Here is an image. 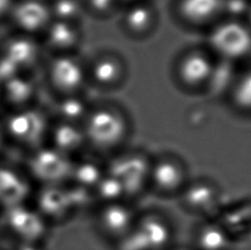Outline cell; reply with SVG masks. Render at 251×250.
Listing matches in <instances>:
<instances>
[{"label":"cell","instance_id":"cell-26","mask_svg":"<svg viewBox=\"0 0 251 250\" xmlns=\"http://www.w3.org/2000/svg\"><path fill=\"white\" fill-rule=\"evenodd\" d=\"M94 190L96 191L98 199L104 202V205L122 202L123 199L126 198L122 184L110 174L102 176Z\"/></svg>","mask_w":251,"mask_h":250},{"label":"cell","instance_id":"cell-33","mask_svg":"<svg viewBox=\"0 0 251 250\" xmlns=\"http://www.w3.org/2000/svg\"><path fill=\"white\" fill-rule=\"evenodd\" d=\"M169 250H194L192 246H172Z\"/></svg>","mask_w":251,"mask_h":250},{"label":"cell","instance_id":"cell-16","mask_svg":"<svg viewBox=\"0 0 251 250\" xmlns=\"http://www.w3.org/2000/svg\"><path fill=\"white\" fill-rule=\"evenodd\" d=\"M50 146L72 158L86 144L83 126L78 124L59 122L50 128L49 133Z\"/></svg>","mask_w":251,"mask_h":250},{"label":"cell","instance_id":"cell-15","mask_svg":"<svg viewBox=\"0 0 251 250\" xmlns=\"http://www.w3.org/2000/svg\"><path fill=\"white\" fill-rule=\"evenodd\" d=\"M43 35L47 46L56 54L73 53L82 39L77 24L59 20H52Z\"/></svg>","mask_w":251,"mask_h":250},{"label":"cell","instance_id":"cell-25","mask_svg":"<svg viewBox=\"0 0 251 250\" xmlns=\"http://www.w3.org/2000/svg\"><path fill=\"white\" fill-rule=\"evenodd\" d=\"M104 176L100 173V170L93 162H80L79 164H74L72 181L76 183V185L89 190L91 187L95 189L97 183Z\"/></svg>","mask_w":251,"mask_h":250},{"label":"cell","instance_id":"cell-36","mask_svg":"<svg viewBox=\"0 0 251 250\" xmlns=\"http://www.w3.org/2000/svg\"><path fill=\"white\" fill-rule=\"evenodd\" d=\"M2 105V94H1V86H0V106Z\"/></svg>","mask_w":251,"mask_h":250},{"label":"cell","instance_id":"cell-12","mask_svg":"<svg viewBox=\"0 0 251 250\" xmlns=\"http://www.w3.org/2000/svg\"><path fill=\"white\" fill-rule=\"evenodd\" d=\"M149 181L156 191L174 194L185 185V171L182 164L171 158H163L151 163Z\"/></svg>","mask_w":251,"mask_h":250},{"label":"cell","instance_id":"cell-10","mask_svg":"<svg viewBox=\"0 0 251 250\" xmlns=\"http://www.w3.org/2000/svg\"><path fill=\"white\" fill-rule=\"evenodd\" d=\"M134 231L146 250H169L173 246V229L160 215L149 214L137 220Z\"/></svg>","mask_w":251,"mask_h":250},{"label":"cell","instance_id":"cell-7","mask_svg":"<svg viewBox=\"0 0 251 250\" xmlns=\"http://www.w3.org/2000/svg\"><path fill=\"white\" fill-rule=\"evenodd\" d=\"M151 163L140 154H129L111 164L108 174L114 176L125 191V195H136L149 181Z\"/></svg>","mask_w":251,"mask_h":250},{"label":"cell","instance_id":"cell-20","mask_svg":"<svg viewBox=\"0 0 251 250\" xmlns=\"http://www.w3.org/2000/svg\"><path fill=\"white\" fill-rule=\"evenodd\" d=\"M88 76L100 86L109 87L117 85L124 77L125 68L123 62L117 56L106 54L101 55L93 62Z\"/></svg>","mask_w":251,"mask_h":250},{"label":"cell","instance_id":"cell-22","mask_svg":"<svg viewBox=\"0 0 251 250\" xmlns=\"http://www.w3.org/2000/svg\"><path fill=\"white\" fill-rule=\"evenodd\" d=\"M183 200L187 209L200 214L212 212L217 203V191L206 182H196L185 187Z\"/></svg>","mask_w":251,"mask_h":250},{"label":"cell","instance_id":"cell-35","mask_svg":"<svg viewBox=\"0 0 251 250\" xmlns=\"http://www.w3.org/2000/svg\"><path fill=\"white\" fill-rule=\"evenodd\" d=\"M246 18H247L248 22H250V25H251V4H250V8H249L248 13H247V16H246Z\"/></svg>","mask_w":251,"mask_h":250},{"label":"cell","instance_id":"cell-18","mask_svg":"<svg viewBox=\"0 0 251 250\" xmlns=\"http://www.w3.org/2000/svg\"><path fill=\"white\" fill-rule=\"evenodd\" d=\"M234 237L222 223L206 222L197 228L194 235V250H231Z\"/></svg>","mask_w":251,"mask_h":250},{"label":"cell","instance_id":"cell-14","mask_svg":"<svg viewBox=\"0 0 251 250\" xmlns=\"http://www.w3.org/2000/svg\"><path fill=\"white\" fill-rule=\"evenodd\" d=\"M224 0H176L178 17L192 25H206L218 20L223 13Z\"/></svg>","mask_w":251,"mask_h":250},{"label":"cell","instance_id":"cell-27","mask_svg":"<svg viewBox=\"0 0 251 250\" xmlns=\"http://www.w3.org/2000/svg\"><path fill=\"white\" fill-rule=\"evenodd\" d=\"M231 97L234 104L240 110L251 111V71L245 73L232 86Z\"/></svg>","mask_w":251,"mask_h":250},{"label":"cell","instance_id":"cell-29","mask_svg":"<svg viewBox=\"0 0 251 250\" xmlns=\"http://www.w3.org/2000/svg\"><path fill=\"white\" fill-rule=\"evenodd\" d=\"M84 8H87L96 15H108L117 8L120 0H84Z\"/></svg>","mask_w":251,"mask_h":250},{"label":"cell","instance_id":"cell-4","mask_svg":"<svg viewBox=\"0 0 251 250\" xmlns=\"http://www.w3.org/2000/svg\"><path fill=\"white\" fill-rule=\"evenodd\" d=\"M209 44L223 60L243 59L251 52V28L241 20L222 21L210 32Z\"/></svg>","mask_w":251,"mask_h":250},{"label":"cell","instance_id":"cell-21","mask_svg":"<svg viewBox=\"0 0 251 250\" xmlns=\"http://www.w3.org/2000/svg\"><path fill=\"white\" fill-rule=\"evenodd\" d=\"M155 9L149 1L129 3L124 15V24L130 33L142 35L153 26L155 22Z\"/></svg>","mask_w":251,"mask_h":250},{"label":"cell","instance_id":"cell-3","mask_svg":"<svg viewBox=\"0 0 251 250\" xmlns=\"http://www.w3.org/2000/svg\"><path fill=\"white\" fill-rule=\"evenodd\" d=\"M86 141L98 149H114L127 137L128 124L122 113L102 107L89 110L83 122Z\"/></svg>","mask_w":251,"mask_h":250},{"label":"cell","instance_id":"cell-17","mask_svg":"<svg viewBox=\"0 0 251 250\" xmlns=\"http://www.w3.org/2000/svg\"><path fill=\"white\" fill-rule=\"evenodd\" d=\"M2 104L11 107V110L32 106L37 96V84L25 73H21L1 85Z\"/></svg>","mask_w":251,"mask_h":250},{"label":"cell","instance_id":"cell-5","mask_svg":"<svg viewBox=\"0 0 251 250\" xmlns=\"http://www.w3.org/2000/svg\"><path fill=\"white\" fill-rule=\"evenodd\" d=\"M87 76V69L73 53L56 54L48 66L51 86L63 96L76 95L84 86Z\"/></svg>","mask_w":251,"mask_h":250},{"label":"cell","instance_id":"cell-32","mask_svg":"<svg viewBox=\"0 0 251 250\" xmlns=\"http://www.w3.org/2000/svg\"><path fill=\"white\" fill-rule=\"evenodd\" d=\"M6 139V136H4V132H3V129L2 126H0V151L2 149V146H3V141Z\"/></svg>","mask_w":251,"mask_h":250},{"label":"cell","instance_id":"cell-34","mask_svg":"<svg viewBox=\"0 0 251 250\" xmlns=\"http://www.w3.org/2000/svg\"><path fill=\"white\" fill-rule=\"evenodd\" d=\"M122 3H133V2H140V1H149V0H120Z\"/></svg>","mask_w":251,"mask_h":250},{"label":"cell","instance_id":"cell-9","mask_svg":"<svg viewBox=\"0 0 251 250\" xmlns=\"http://www.w3.org/2000/svg\"><path fill=\"white\" fill-rule=\"evenodd\" d=\"M215 63L207 53L196 50L183 55L176 66V76L188 88H201L212 81Z\"/></svg>","mask_w":251,"mask_h":250},{"label":"cell","instance_id":"cell-11","mask_svg":"<svg viewBox=\"0 0 251 250\" xmlns=\"http://www.w3.org/2000/svg\"><path fill=\"white\" fill-rule=\"evenodd\" d=\"M26 173L0 164V205L7 208L24 205L32 194V185Z\"/></svg>","mask_w":251,"mask_h":250},{"label":"cell","instance_id":"cell-31","mask_svg":"<svg viewBox=\"0 0 251 250\" xmlns=\"http://www.w3.org/2000/svg\"><path fill=\"white\" fill-rule=\"evenodd\" d=\"M15 0H0V18L8 16Z\"/></svg>","mask_w":251,"mask_h":250},{"label":"cell","instance_id":"cell-24","mask_svg":"<svg viewBox=\"0 0 251 250\" xmlns=\"http://www.w3.org/2000/svg\"><path fill=\"white\" fill-rule=\"evenodd\" d=\"M52 20L77 24L84 10V3L79 0H52L49 2Z\"/></svg>","mask_w":251,"mask_h":250},{"label":"cell","instance_id":"cell-28","mask_svg":"<svg viewBox=\"0 0 251 250\" xmlns=\"http://www.w3.org/2000/svg\"><path fill=\"white\" fill-rule=\"evenodd\" d=\"M250 4V0H224L223 13L228 17V19L240 20L247 16Z\"/></svg>","mask_w":251,"mask_h":250},{"label":"cell","instance_id":"cell-2","mask_svg":"<svg viewBox=\"0 0 251 250\" xmlns=\"http://www.w3.org/2000/svg\"><path fill=\"white\" fill-rule=\"evenodd\" d=\"M74 162L71 157L50 145L30 151L26 160V175L42 186L63 185L73 174Z\"/></svg>","mask_w":251,"mask_h":250},{"label":"cell","instance_id":"cell-1","mask_svg":"<svg viewBox=\"0 0 251 250\" xmlns=\"http://www.w3.org/2000/svg\"><path fill=\"white\" fill-rule=\"evenodd\" d=\"M1 126L6 138L32 151L49 139L51 124L44 111L30 106L11 110Z\"/></svg>","mask_w":251,"mask_h":250},{"label":"cell","instance_id":"cell-19","mask_svg":"<svg viewBox=\"0 0 251 250\" xmlns=\"http://www.w3.org/2000/svg\"><path fill=\"white\" fill-rule=\"evenodd\" d=\"M37 200L43 217L62 218L73 208L69 190L63 185L42 186L38 193Z\"/></svg>","mask_w":251,"mask_h":250},{"label":"cell","instance_id":"cell-23","mask_svg":"<svg viewBox=\"0 0 251 250\" xmlns=\"http://www.w3.org/2000/svg\"><path fill=\"white\" fill-rule=\"evenodd\" d=\"M56 110L60 122L78 125L80 122H84L89 113L86 102L77 94L63 96L57 104Z\"/></svg>","mask_w":251,"mask_h":250},{"label":"cell","instance_id":"cell-30","mask_svg":"<svg viewBox=\"0 0 251 250\" xmlns=\"http://www.w3.org/2000/svg\"><path fill=\"white\" fill-rule=\"evenodd\" d=\"M21 73L24 72H21L17 65L0 53V86Z\"/></svg>","mask_w":251,"mask_h":250},{"label":"cell","instance_id":"cell-37","mask_svg":"<svg viewBox=\"0 0 251 250\" xmlns=\"http://www.w3.org/2000/svg\"><path fill=\"white\" fill-rule=\"evenodd\" d=\"M250 1H251V0H250Z\"/></svg>","mask_w":251,"mask_h":250},{"label":"cell","instance_id":"cell-8","mask_svg":"<svg viewBox=\"0 0 251 250\" xmlns=\"http://www.w3.org/2000/svg\"><path fill=\"white\" fill-rule=\"evenodd\" d=\"M136 223L137 218L131 207L123 200L105 204L98 215V228L100 233L115 243L131 233Z\"/></svg>","mask_w":251,"mask_h":250},{"label":"cell","instance_id":"cell-6","mask_svg":"<svg viewBox=\"0 0 251 250\" xmlns=\"http://www.w3.org/2000/svg\"><path fill=\"white\" fill-rule=\"evenodd\" d=\"M8 16L18 33L33 38L46 32L52 21L50 6L43 0L15 1Z\"/></svg>","mask_w":251,"mask_h":250},{"label":"cell","instance_id":"cell-13","mask_svg":"<svg viewBox=\"0 0 251 250\" xmlns=\"http://www.w3.org/2000/svg\"><path fill=\"white\" fill-rule=\"evenodd\" d=\"M40 52L41 50L37 39L20 33L8 39L0 51L24 73L38 63Z\"/></svg>","mask_w":251,"mask_h":250}]
</instances>
